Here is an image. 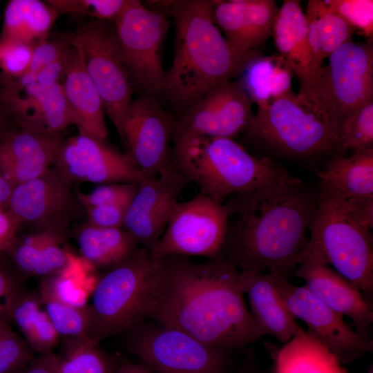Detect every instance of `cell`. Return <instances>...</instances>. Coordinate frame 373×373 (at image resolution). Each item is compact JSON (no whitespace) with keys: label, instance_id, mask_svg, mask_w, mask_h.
Returning a JSON list of instances; mask_svg holds the SVG:
<instances>
[{"label":"cell","instance_id":"obj_21","mask_svg":"<svg viewBox=\"0 0 373 373\" xmlns=\"http://www.w3.org/2000/svg\"><path fill=\"white\" fill-rule=\"evenodd\" d=\"M274 0H214L211 12L214 23L240 62L260 49L272 36L278 11Z\"/></svg>","mask_w":373,"mask_h":373},{"label":"cell","instance_id":"obj_31","mask_svg":"<svg viewBox=\"0 0 373 373\" xmlns=\"http://www.w3.org/2000/svg\"><path fill=\"white\" fill-rule=\"evenodd\" d=\"M8 318L17 326L29 348L37 354L52 352L59 341L39 293L27 287L12 301Z\"/></svg>","mask_w":373,"mask_h":373},{"label":"cell","instance_id":"obj_3","mask_svg":"<svg viewBox=\"0 0 373 373\" xmlns=\"http://www.w3.org/2000/svg\"><path fill=\"white\" fill-rule=\"evenodd\" d=\"M175 26L174 55L164 93L182 115L216 86L238 77L242 62L213 21L211 1H154Z\"/></svg>","mask_w":373,"mask_h":373},{"label":"cell","instance_id":"obj_32","mask_svg":"<svg viewBox=\"0 0 373 373\" xmlns=\"http://www.w3.org/2000/svg\"><path fill=\"white\" fill-rule=\"evenodd\" d=\"M59 14L46 1L11 0L6 5L0 40L30 45L46 39Z\"/></svg>","mask_w":373,"mask_h":373},{"label":"cell","instance_id":"obj_39","mask_svg":"<svg viewBox=\"0 0 373 373\" xmlns=\"http://www.w3.org/2000/svg\"><path fill=\"white\" fill-rule=\"evenodd\" d=\"M46 2L59 15H84L95 19L113 21L126 0H47Z\"/></svg>","mask_w":373,"mask_h":373},{"label":"cell","instance_id":"obj_27","mask_svg":"<svg viewBox=\"0 0 373 373\" xmlns=\"http://www.w3.org/2000/svg\"><path fill=\"white\" fill-rule=\"evenodd\" d=\"M294 76L291 67L278 53L262 55L258 51L245 58L238 81L252 103L260 108L293 91Z\"/></svg>","mask_w":373,"mask_h":373},{"label":"cell","instance_id":"obj_16","mask_svg":"<svg viewBox=\"0 0 373 373\" xmlns=\"http://www.w3.org/2000/svg\"><path fill=\"white\" fill-rule=\"evenodd\" d=\"M252 105L238 80L223 82L175 118L173 135L233 140L251 124Z\"/></svg>","mask_w":373,"mask_h":373},{"label":"cell","instance_id":"obj_9","mask_svg":"<svg viewBox=\"0 0 373 373\" xmlns=\"http://www.w3.org/2000/svg\"><path fill=\"white\" fill-rule=\"evenodd\" d=\"M347 42L329 57L307 92L329 119L338 135L347 119L373 99V42Z\"/></svg>","mask_w":373,"mask_h":373},{"label":"cell","instance_id":"obj_53","mask_svg":"<svg viewBox=\"0 0 373 373\" xmlns=\"http://www.w3.org/2000/svg\"><path fill=\"white\" fill-rule=\"evenodd\" d=\"M367 373H373V365H371Z\"/></svg>","mask_w":373,"mask_h":373},{"label":"cell","instance_id":"obj_48","mask_svg":"<svg viewBox=\"0 0 373 373\" xmlns=\"http://www.w3.org/2000/svg\"><path fill=\"white\" fill-rule=\"evenodd\" d=\"M21 373H57V357L53 352L38 354L23 367Z\"/></svg>","mask_w":373,"mask_h":373},{"label":"cell","instance_id":"obj_47","mask_svg":"<svg viewBox=\"0 0 373 373\" xmlns=\"http://www.w3.org/2000/svg\"><path fill=\"white\" fill-rule=\"evenodd\" d=\"M20 224L7 209L0 211V254L3 253L17 237Z\"/></svg>","mask_w":373,"mask_h":373},{"label":"cell","instance_id":"obj_11","mask_svg":"<svg viewBox=\"0 0 373 373\" xmlns=\"http://www.w3.org/2000/svg\"><path fill=\"white\" fill-rule=\"evenodd\" d=\"M134 92L154 97L163 93L166 73L160 50L168 30L165 15L138 0H126L113 21Z\"/></svg>","mask_w":373,"mask_h":373},{"label":"cell","instance_id":"obj_52","mask_svg":"<svg viewBox=\"0 0 373 373\" xmlns=\"http://www.w3.org/2000/svg\"><path fill=\"white\" fill-rule=\"evenodd\" d=\"M237 373H264L250 358H246Z\"/></svg>","mask_w":373,"mask_h":373},{"label":"cell","instance_id":"obj_15","mask_svg":"<svg viewBox=\"0 0 373 373\" xmlns=\"http://www.w3.org/2000/svg\"><path fill=\"white\" fill-rule=\"evenodd\" d=\"M289 310L307 326V331L342 363L359 359L373 350V342L362 338L344 316L328 307L305 286L292 285L286 277L269 273Z\"/></svg>","mask_w":373,"mask_h":373},{"label":"cell","instance_id":"obj_55","mask_svg":"<svg viewBox=\"0 0 373 373\" xmlns=\"http://www.w3.org/2000/svg\"><path fill=\"white\" fill-rule=\"evenodd\" d=\"M20 371H21V370L19 371H18L17 372H16V373H21Z\"/></svg>","mask_w":373,"mask_h":373},{"label":"cell","instance_id":"obj_49","mask_svg":"<svg viewBox=\"0 0 373 373\" xmlns=\"http://www.w3.org/2000/svg\"><path fill=\"white\" fill-rule=\"evenodd\" d=\"M117 373H153L144 363H133L122 359Z\"/></svg>","mask_w":373,"mask_h":373},{"label":"cell","instance_id":"obj_38","mask_svg":"<svg viewBox=\"0 0 373 373\" xmlns=\"http://www.w3.org/2000/svg\"><path fill=\"white\" fill-rule=\"evenodd\" d=\"M326 7L343 19L358 34L373 39L372 0H323Z\"/></svg>","mask_w":373,"mask_h":373},{"label":"cell","instance_id":"obj_54","mask_svg":"<svg viewBox=\"0 0 373 373\" xmlns=\"http://www.w3.org/2000/svg\"><path fill=\"white\" fill-rule=\"evenodd\" d=\"M5 208H6V207H4L3 206H2V205L0 204V211H3V210H4V209H6Z\"/></svg>","mask_w":373,"mask_h":373},{"label":"cell","instance_id":"obj_43","mask_svg":"<svg viewBox=\"0 0 373 373\" xmlns=\"http://www.w3.org/2000/svg\"><path fill=\"white\" fill-rule=\"evenodd\" d=\"M27 278L17 267L12 269L0 262L1 319L10 322L8 318V308L16 296L26 288Z\"/></svg>","mask_w":373,"mask_h":373},{"label":"cell","instance_id":"obj_10","mask_svg":"<svg viewBox=\"0 0 373 373\" xmlns=\"http://www.w3.org/2000/svg\"><path fill=\"white\" fill-rule=\"evenodd\" d=\"M74 184L52 167L40 176L12 189L7 209L35 232L46 233L65 243L72 225L85 210Z\"/></svg>","mask_w":373,"mask_h":373},{"label":"cell","instance_id":"obj_26","mask_svg":"<svg viewBox=\"0 0 373 373\" xmlns=\"http://www.w3.org/2000/svg\"><path fill=\"white\" fill-rule=\"evenodd\" d=\"M64 245L50 235L32 231L17 237L3 253L26 276L43 278L61 274L77 259Z\"/></svg>","mask_w":373,"mask_h":373},{"label":"cell","instance_id":"obj_7","mask_svg":"<svg viewBox=\"0 0 373 373\" xmlns=\"http://www.w3.org/2000/svg\"><path fill=\"white\" fill-rule=\"evenodd\" d=\"M317 212L309 242L323 253L330 267L358 289L372 304L373 242L370 231L360 226L343 198L319 184Z\"/></svg>","mask_w":373,"mask_h":373},{"label":"cell","instance_id":"obj_34","mask_svg":"<svg viewBox=\"0 0 373 373\" xmlns=\"http://www.w3.org/2000/svg\"><path fill=\"white\" fill-rule=\"evenodd\" d=\"M57 357V373H117L122 361L88 338L63 340Z\"/></svg>","mask_w":373,"mask_h":373},{"label":"cell","instance_id":"obj_46","mask_svg":"<svg viewBox=\"0 0 373 373\" xmlns=\"http://www.w3.org/2000/svg\"><path fill=\"white\" fill-rule=\"evenodd\" d=\"M343 200L354 220L366 230L371 231L373 227V198H343Z\"/></svg>","mask_w":373,"mask_h":373},{"label":"cell","instance_id":"obj_22","mask_svg":"<svg viewBox=\"0 0 373 373\" xmlns=\"http://www.w3.org/2000/svg\"><path fill=\"white\" fill-rule=\"evenodd\" d=\"M69 45L61 85L79 134L106 140L108 131L99 93L84 60L82 38L77 30L68 34Z\"/></svg>","mask_w":373,"mask_h":373},{"label":"cell","instance_id":"obj_8","mask_svg":"<svg viewBox=\"0 0 373 373\" xmlns=\"http://www.w3.org/2000/svg\"><path fill=\"white\" fill-rule=\"evenodd\" d=\"M123 348L153 373H226L229 351L146 319L122 334Z\"/></svg>","mask_w":373,"mask_h":373},{"label":"cell","instance_id":"obj_41","mask_svg":"<svg viewBox=\"0 0 373 373\" xmlns=\"http://www.w3.org/2000/svg\"><path fill=\"white\" fill-rule=\"evenodd\" d=\"M66 52L60 59L38 70H28L18 77L0 72V89L18 88L29 85L61 82L66 64Z\"/></svg>","mask_w":373,"mask_h":373},{"label":"cell","instance_id":"obj_19","mask_svg":"<svg viewBox=\"0 0 373 373\" xmlns=\"http://www.w3.org/2000/svg\"><path fill=\"white\" fill-rule=\"evenodd\" d=\"M294 275L305 280L304 286L318 300L349 318L362 338L371 340L372 304L358 289L329 266L320 249L309 240L303 260Z\"/></svg>","mask_w":373,"mask_h":373},{"label":"cell","instance_id":"obj_23","mask_svg":"<svg viewBox=\"0 0 373 373\" xmlns=\"http://www.w3.org/2000/svg\"><path fill=\"white\" fill-rule=\"evenodd\" d=\"M64 135L10 128L0 140V173L10 186L14 189L49 169Z\"/></svg>","mask_w":373,"mask_h":373},{"label":"cell","instance_id":"obj_33","mask_svg":"<svg viewBox=\"0 0 373 373\" xmlns=\"http://www.w3.org/2000/svg\"><path fill=\"white\" fill-rule=\"evenodd\" d=\"M305 15L312 56L317 69L321 72L323 60L343 44L352 41L356 31L340 16L330 11L323 0H309Z\"/></svg>","mask_w":373,"mask_h":373},{"label":"cell","instance_id":"obj_2","mask_svg":"<svg viewBox=\"0 0 373 373\" xmlns=\"http://www.w3.org/2000/svg\"><path fill=\"white\" fill-rule=\"evenodd\" d=\"M318 202V189L303 180L231 195L224 202L229 218L220 260L240 271L289 279L303 260Z\"/></svg>","mask_w":373,"mask_h":373},{"label":"cell","instance_id":"obj_42","mask_svg":"<svg viewBox=\"0 0 373 373\" xmlns=\"http://www.w3.org/2000/svg\"><path fill=\"white\" fill-rule=\"evenodd\" d=\"M33 45L15 40H0V68L1 73L18 77L28 70L32 60Z\"/></svg>","mask_w":373,"mask_h":373},{"label":"cell","instance_id":"obj_5","mask_svg":"<svg viewBox=\"0 0 373 373\" xmlns=\"http://www.w3.org/2000/svg\"><path fill=\"white\" fill-rule=\"evenodd\" d=\"M173 164L200 193L218 203L235 193L302 181L276 160L255 156L226 137L173 135Z\"/></svg>","mask_w":373,"mask_h":373},{"label":"cell","instance_id":"obj_13","mask_svg":"<svg viewBox=\"0 0 373 373\" xmlns=\"http://www.w3.org/2000/svg\"><path fill=\"white\" fill-rule=\"evenodd\" d=\"M78 31L86 70L99 93L105 114L119 133L134 91L115 24L94 19Z\"/></svg>","mask_w":373,"mask_h":373},{"label":"cell","instance_id":"obj_35","mask_svg":"<svg viewBox=\"0 0 373 373\" xmlns=\"http://www.w3.org/2000/svg\"><path fill=\"white\" fill-rule=\"evenodd\" d=\"M39 294L59 340L87 338L88 305L84 307H74L61 303L47 295L39 293Z\"/></svg>","mask_w":373,"mask_h":373},{"label":"cell","instance_id":"obj_17","mask_svg":"<svg viewBox=\"0 0 373 373\" xmlns=\"http://www.w3.org/2000/svg\"><path fill=\"white\" fill-rule=\"evenodd\" d=\"M53 167L75 183H138L145 176L124 153L105 140L78 135L63 138L56 151Z\"/></svg>","mask_w":373,"mask_h":373},{"label":"cell","instance_id":"obj_25","mask_svg":"<svg viewBox=\"0 0 373 373\" xmlns=\"http://www.w3.org/2000/svg\"><path fill=\"white\" fill-rule=\"evenodd\" d=\"M240 282L250 312L265 335L284 344L303 329L289 310L271 274L240 271Z\"/></svg>","mask_w":373,"mask_h":373},{"label":"cell","instance_id":"obj_36","mask_svg":"<svg viewBox=\"0 0 373 373\" xmlns=\"http://www.w3.org/2000/svg\"><path fill=\"white\" fill-rule=\"evenodd\" d=\"M341 155L373 149V99L358 108L344 124L339 135Z\"/></svg>","mask_w":373,"mask_h":373},{"label":"cell","instance_id":"obj_50","mask_svg":"<svg viewBox=\"0 0 373 373\" xmlns=\"http://www.w3.org/2000/svg\"><path fill=\"white\" fill-rule=\"evenodd\" d=\"M12 188L0 173V204L6 208Z\"/></svg>","mask_w":373,"mask_h":373},{"label":"cell","instance_id":"obj_30","mask_svg":"<svg viewBox=\"0 0 373 373\" xmlns=\"http://www.w3.org/2000/svg\"><path fill=\"white\" fill-rule=\"evenodd\" d=\"M317 175L319 184L344 199L373 198V149L336 156Z\"/></svg>","mask_w":373,"mask_h":373},{"label":"cell","instance_id":"obj_51","mask_svg":"<svg viewBox=\"0 0 373 373\" xmlns=\"http://www.w3.org/2000/svg\"><path fill=\"white\" fill-rule=\"evenodd\" d=\"M12 128V125L0 100V140L3 135Z\"/></svg>","mask_w":373,"mask_h":373},{"label":"cell","instance_id":"obj_20","mask_svg":"<svg viewBox=\"0 0 373 373\" xmlns=\"http://www.w3.org/2000/svg\"><path fill=\"white\" fill-rule=\"evenodd\" d=\"M0 100L13 128L57 134L75 124L61 82L0 89Z\"/></svg>","mask_w":373,"mask_h":373},{"label":"cell","instance_id":"obj_6","mask_svg":"<svg viewBox=\"0 0 373 373\" xmlns=\"http://www.w3.org/2000/svg\"><path fill=\"white\" fill-rule=\"evenodd\" d=\"M157 261L140 247L96 279L88 304L87 338L99 344L147 319L146 309Z\"/></svg>","mask_w":373,"mask_h":373},{"label":"cell","instance_id":"obj_4","mask_svg":"<svg viewBox=\"0 0 373 373\" xmlns=\"http://www.w3.org/2000/svg\"><path fill=\"white\" fill-rule=\"evenodd\" d=\"M249 144L274 160L322 167L341 155L339 135L308 93L291 91L258 108L242 134Z\"/></svg>","mask_w":373,"mask_h":373},{"label":"cell","instance_id":"obj_45","mask_svg":"<svg viewBox=\"0 0 373 373\" xmlns=\"http://www.w3.org/2000/svg\"><path fill=\"white\" fill-rule=\"evenodd\" d=\"M130 203L122 202L86 209V222L102 227H122Z\"/></svg>","mask_w":373,"mask_h":373},{"label":"cell","instance_id":"obj_1","mask_svg":"<svg viewBox=\"0 0 373 373\" xmlns=\"http://www.w3.org/2000/svg\"><path fill=\"white\" fill-rule=\"evenodd\" d=\"M146 318L227 350L265 335L246 306L240 271L222 260L171 255L157 260Z\"/></svg>","mask_w":373,"mask_h":373},{"label":"cell","instance_id":"obj_18","mask_svg":"<svg viewBox=\"0 0 373 373\" xmlns=\"http://www.w3.org/2000/svg\"><path fill=\"white\" fill-rule=\"evenodd\" d=\"M174 166L137 184L122 228L151 251L162 236L178 198L189 184Z\"/></svg>","mask_w":373,"mask_h":373},{"label":"cell","instance_id":"obj_12","mask_svg":"<svg viewBox=\"0 0 373 373\" xmlns=\"http://www.w3.org/2000/svg\"><path fill=\"white\" fill-rule=\"evenodd\" d=\"M229 218L226 204L199 193L177 202L162 236L149 251L157 261L171 255L220 260Z\"/></svg>","mask_w":373,"mask_h":373},{"label":"cell","instance_id":"obj_44","mask_svg":"<svg viewBox=\"0 0 373 373\" xmlns=\"http://www.w3.org/2000/svg\"><path fill=\"white\" fill-rule=\"evenodd\" d=\"M69 45L68 35L47 38L33 46L28 70H38L62 58Z\"/></svg>","mask_w":373,"mask_h":373},{"label":"cell","instance_id":"obj_28","mask_svg":"<svg viewBox=\"0 0 373 373\" xmlns=\"http://www.w3.org/2000/svg\"><path fill=\"white\" fill-rule=\"evenodd\" d=\"M82 259L92 269L107 270L124 262L140 247L122 227L80 224L73 231Z\"/></svg>","mask_w":373,"mask_h":373},{"label":"cell","instance_id":"obj_29","mask_svg":"<svg viewBox=\"0 0 373 373\" xmlns=\"http://www.w3.org/2000/svg\"><path fill=\"white\" fill-rule=\"evenodd\" d=\"M271 353L274 373H349L336 356L304 328Z\"/></svg>","mask_w":373,"mask_h":373},{"label":"cell","instance_id":"obj_24","mask_svg":"<svg viewBox=\"0 0 373 373\" xmlns=\"http://www.w3.org/2000/svg\"><path fill=\"white\" fill-rule=\"evenodd\" d=\"M271 37L277 53L285 59L298 79V92L310 90L321 72L312 56L307 20L300 1H283L274 19Z\"/></svg>","mask_w":373,"mask_h":373},{"label":"cell","instance_id":"obj_37","mask_svg":"<svg viewBox=\"0 0 373 373\" xmlns=\"http://www.w3.org/2000/svg\"><path fill=\"white\" fill-rule=\"evenodd\" d=\"M0 318V373H16L34 357L28 344Z\"/></svg>","mask_w":373,"mask_h":373},{"label":"cell","instance_id":"obj_14","mask_svg":"<svg viewBox=\"0 0 373 373\" xmlns=\"http://www.w3.org/2000/svg\"><path fill=\"white\" fill-rule=\"evenodd\" d=\"M174 124L175 117L154 97L141 95L131 102L119 135L124 153L145 177L173 167Z\"/></svg>","mask_w":373,"mask_h":373},{"label":"cell","instance_id":"obj_40","mask_svg":"<svg viewBox=\"0 0 373 373\" xmlns=\"http://www.w3.org/2000/svg\"><path fill=\"white\" fill-rule=\"evenodd\" d=\"M137 183L102 184L89 193L77 190V195L84 210L86 209L122 202H131Z\"/></svg>","mask_w":373,"mask_h":373}]
</instances>
